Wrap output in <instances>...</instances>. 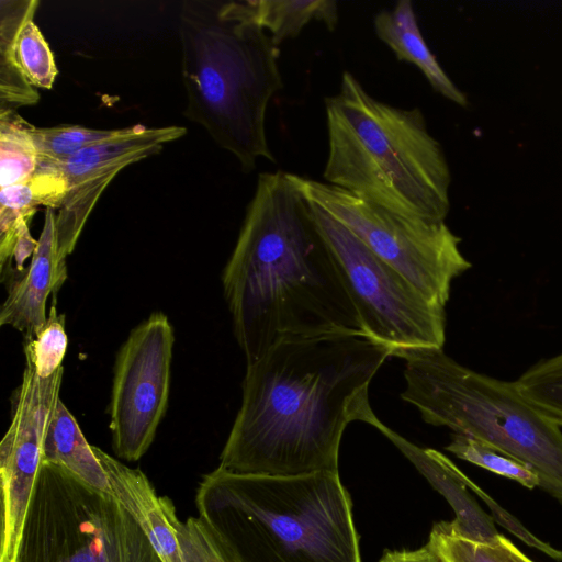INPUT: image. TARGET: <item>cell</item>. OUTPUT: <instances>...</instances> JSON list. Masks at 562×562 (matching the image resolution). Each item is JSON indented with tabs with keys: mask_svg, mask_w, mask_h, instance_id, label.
Returning <instances> with one entry per match:
<instances>
[{
	"mask_svg": "<svg viewBox=\"0 0 562 562\" xmlns=\"http://www.w3.org/2000/svg\"><path fill=\"white\" fill-rule=\"evenodd\" d=\"M392 350L366 334L282 340L247 363L220 465L277 476L338 472L341 437Z\"/></svg>",
	"mask_w": 562,
	"mask_h": 562,
	"instance_id": "obj_1",
	"label": "cell"
},
{
	"mask_svg": "<svg viewBox=\"0 0 562 562\" xmlns=\"http://www.w3.org/2000/svg\"><path fill=\"white\" fill-rule=\"evenodd\" d=\"M222 284L247 363L282 340L366 334L310 203L288 172L258 176Z\"/></svg>",
	"mask_w": 562,
	"mask_h": 562,
	"instance_id": "obj_2",
	"label": "cell"
},
{
	"mask_svg": "<svg viewBox=\"0 0 562 562\" xmlns=\"http://www.w3.org/2000/svg\"><path fill=\"white\" fill-rule=\"evenodd\" d=\"M195 505L233 562H361L338 472L277 476L218 465L203 476Z\"/></svg>",
	"mask_w": 562,
	"mask_h": 562,
	"instance_id": "obj_3",
	"label": "cell"
},
{
	"mask_svg": "<svg viewBox=\"0 0 562 562\" xmlns=\"http://www.w3.org/2000/svg\"><path fill=\"white\" fill-rule=\"evenodd\" d=\"M183 115L232 153L245 172L276 162L266 133L271 98L283 87L279 47L246 1H186L179 15Z\"/></svg>",
	"mask_w": 562,
	"mask_h": 562,
	"instance_id": "obj_4",
	"label": "cell"
},
{
	"mask_svg": "<svg viewBox=\"0 0 562 562\" xmlns=\"http://www.w3.org/2000/svg\"><path fill=\"white\" fill-rule=\"evenodd\" d=\"M325 112L326 183L408 218L445 222L450 168L420 109L380 101L344 71Z\"/></svg>",
	"mask_w": 562,
	"mask_h": 562,
	"instance_id": "obj_5",
	"label": "cell"
},
{
	"mask_svg": "<svg viewBox=\"0 0 562 562\" xmlns=\"http://www.w3.org/2000/svg\"><path fill=\"white\" fill-rule=\"evenodd\" d=\"M404 360L401 398L422 419L480 439L530 468L539 487L562 504V429L517 391L514 382L479 373L443 348L393 355Z\"/></svg>",
	"mask_w": 562,
	"mask_h": 562,
	"instance_id": "obj_6",
	"label": "cell"
},
{
	"mask_svg": "<svg viewBox=\"0 0 562 562\" xmlns=\"http://www.w3.org/2000/svg\"><path fill=\"white\" fill-rule=\"evenodd\" d=\"M14 562H164L136 516L112 493L43 462Z\"/></svg>",
	"mask_w": 562,
	"mask_h": 562,
	"instance_id": "obj_7",
	"label": "cell"
},
{
	"mask_svg": "<svg viewBox=\"0 0 562 562\" xmlns=\"http://www.w3.org/2000/svg\"><path fill=\"white\" fill-rule=\"evenodd\" d=\"M310 202L347 227L430 301L447 305L454 279L471 268L446 222L408 218L341 188L288 172Z\"/></svg>",
	"mask_w": 562,
	"mask_h": 562,
	"instance_id": "obj_8",
	"label": "cell"
},
{
	"mask_svg": "<svg viewBox=\"0 0 562 562\" xmlns=\"http://www.w3.org/2000/svg\"><path fill=\"white\" fill-rule=\"evenodd\" d=\"M308 203L313 220L336 259L364 333L390 348L392 357L407 349L443 348L446 307L430 301L322 207Z\"/></svg>",
	"mask_w": 562,
	"mask_h": 562,
	"instance_id": "obj_9",
	"label": "cell"
},
{
	"mask_svg": "<svg viewBox=\"0 0 562 562\" xmlns=\"http://www.w3.org/2000/svg\"><path fill=\"white\" fill-rule=\"evenodd\" d=\"M173 344L168 317L155 312L117 352L109 414L112 447L121 459L137 461L154 441L168 406Z\"/></svg>",
	"mask_w": 562,
	"mask_h": 562,
	"instance_id": "obj_10",
	"label": "cell"
},
{
	"mask_svg": "<svg viewBox=\"0 0 562 562\" xmlns=\"http://www.w3.org/2000/svg\"><path fill=\"white\" fill-rule=\"evenodd\" d=\"M63 375L64 367L44 375L25 360L21 384L14 392L12 420L0 443V562H14Z\"/></svg>",
	"mask_w": 562,
	"mask_h": 562,
	"instance_id": "obj_11",
	"label": "cell"
},
{
	"mask_svg": "<svg viewBox=\"0 0 562 562\" xmlns=\"http://www.w3.org/2000/svg\"><path fill=\"white\" fill-rule=\"evenodd\" d=\"M112 493L136 516L164 562H233L200 518L181 521L173 503L160 496L139 469H132L97 446Z\"/></svg>",
	"mask_w": 562,
	"mask_h": 562,
	"instance_id": "obj_12",
	"label": "cell"
},
{
	"mask_svg": "<svg viewBox=\"0 0 562 562\" xmlns=\"http://www.w3.org/2000/svg\"><path fill=\"white\" fill-rule=\"evenodd\" d=\"M37 0H0V109L38 101L34 88L50 89L57 67L53 52L34 23Z\"/></svg>",
	"mask_w": 562,
	"mask_h": 562,
	"instance_id": "obj_13",
	"label": "cell"
},
{
	"mask_svg": "<svg viewBox=\"0 0 562 562\" xmlns=\"http://www.w3.org/2000/svg\"><path fill=\"white\" fill-rule=\"evenodd\" d=\"M358 422L371 425L386 437L447 499L456 515L452 521H446L451 532L484 543H493L499 538L493 518L469 492L467 475L449 458L435 449L420 448L408 441L383 424L370 404L362 408Z\"/></svg>",
	"mask_w": 562,
	"mask_h": 562,
	"instance_id": "obj_14",
	"label": "cell"
},
{
	"mask_svg": "<svg viewBox=\"0 0 562 562\" xmlns=\"http://www.w3.org/2000/svg\"><path fill=\"white\" fill-rule=\"evenodd\" d=\"M67 279L66 261L57 256L56 213L46 207L44 225L36 249L24 274L8 288L1 306L0 325L21 331L25 341L33 340L46 324V301Z\"/></svg>",
	"mask_w": 562,
	"mask_h": 562,
	"instance_id": "obj_15",
	"label": "cell"
},
{
	"mask_svg": "<svg viewBox=\"0 0 562 562\" xmlns=\"http://www.w3.org/2000/svg\"><path fill=\"white\" fill-rule=\"evenodd\" d=\"M376 36L389 46L398 60L415 65L431 88L449 101L467 106L465 94L439 65L420 32L412 2L398 1L392 10H383L373 19Z\"/></svg>",
	"mask_w": 562,
	"mask_h": 562,
	"instance_id": "obj_16",
	"label": "cell"
},
{
	"mask_svg": "<svg viewBox=\"0 0 562 562\" xmlns=\"http://www.w3.org/2000/svg\"><path fill=\"white\" fill-rule=\"evenodd\" d=\"M42 461L66 469L94 488L112 492L92 446L86 440L77 420L61 398L56 404L46 431Z\"/></svg>",
	"mask_w": 562,
	"mask_h": 562,
	"instance_id": "obj_17",
	"label": "cell"
},
{
	"mask_svg": "<svg viewBox=\"0 0 562 562\" xmlns=\"http://www.w3.org/2000/svg\"><path fill=\"white\" fill-rule=\"evenodd\" d=\"M255 22L269 35L276 46L300 35L312 21L333 31L338 24L337 3L331 0H247Z\"/></svg>",
	"mask_w": 562,
	"mask_h": 562,
	"instance_id": "obj_18",
	"label": "cell"
},
{
	"mask_svg": "<svg viewBox=\"0 0 562 562\" xmlns=\"http://www.w3.org/2000/svg\"><path fill=\"white\" fill-rule=\"evenodd\" d=\"M67 190V182L56 167L37 162L30 179L0 189V234L24 218H32L40 205L58 209Z\"/></svg>",
	"mask_w": 562,
	"mask_h": 562,
	"instance_id": "obj_19",
	"label": "cell"
},
{
	"mask_svg": "<svg viewBox=\"0 0 562 562\" xmlns=\"http://www.w3.org/2000/svg\"><path fill=\"white\" fill-rule=\"evenodd\" d=\"M34 125L15 110L0 109V188L30 179L37 168Z\"/></svg>",
	"mask_w": 562,
	"mask_h": 562,
	"instance_id": "obj_20",
	"label": "cell"
},
{
	"mask_svg": "<svg viewBox=\"0 0 562 562\" xmlns=\"http://www.w3.org/2000/svg\"><path fill=\"white\" fill-rule=\"evenodd\" d=\"M128 127L98 130L81 125L60 124L52 127H33L32 137L37 151V161L59 164L76 153L117 137Z\"/></svg>",
	"mask_w": 562,
	"mask_h": 562,
	"instance_id": "obj_21",
	"label": "cell"
},
{
	"mask_svg": "<svg viewBox=\"0 0 562 562\" xmlns=\"http://www.w3.org/2000/svg\"><path fill=\"white\" fill-rule=\"evenodd\" d=\"M514 384L525 400L562 427V352L538 361Z\"/></svg>",
	"mask_w": 562,
	"mask_h": 562,
	"instance_id": "obj_22",
	"label": "cell"
},
{
	"mask_svg": "<svg viewBox=\"0 0 562 562\" xmlns=\"http://www.w3.org/2000/svg\"><path fill=\"white\" fill-rule=\"evenodd\" d=\"M429 538L449 562H535L503 535L493 543L472 541L451 532L446 521L434 525Z\"/></svg>",
	"mask_w": 562,
	"mask_h": 562,
	"instance_id": "obj_23",
	"label": "cell"
},
{
	"mask_svg": "<svg viewBox=\"0 0 562 562\" xmlns=\"http://www.w3.org/2000/svg\"><path fill=\"white\" fill-rule=\"evenodd\" d=\"M445 449L461 460L513 480L526 488L539 487V477L530 468L480 439L453 434Z\"/></svg>",
	"mask_w": 562,
	"mask_h": 562,
	"instance_id": "obj_24",
	"label": "cell"
},
{
	"mask_svg": "<svg viewBox=\"0 0 562 562\" xmlns=\"http://www.w3.org/2000/svg\"><path fill=\"white\" fill-rule=\"evenodd\" d=\"M66 349L65 316L57 313L54 299L46 324L33 340L24 345L25 360L31 361L40 373L49 375L63 367Z\"/></svg>",
	"mask_w": 562,
	"mask_h": 562,
	"instance_id": "obj_25",
	"label": "cell"
},
{
	"mask_svg": "<svg viewBox=\"0 0 562 562\" xmlns=\"http://www.w3.org/2000/svg\"><path fill=\"white\" fill-rule=\"evenodd\" d=\"M467 485L469 488L477 495L490 508L493 520L502 525L504 528L509 530L513 535L518 537L521 541L527 543L528 546L536 548L537 550L543 552L550 558L562 562V551L553 548L549 543L542 541L538 537H536L532 532H530L515 516H513L509 512L504 509L499 504L496 503L486 492H484L479 485H476L472 480L468 476L465 477Z\"/></svg>",
	"mask_w": 562,
	"mask_h": 562,
	"instance_id": "obj_26",
	"label": "cell"
},
{
	"mask_svg": "<svg viewBox=\"0 0 562 562\" xmlns=\"http://www.w3.org/2000/svg\"><path fill=\"white\" fill-rule=\"evenodd\" d=\"M379 562H449V560L429 538L428 542L417 550L386 551Z\"/></svg>",
	"mask_w": 562,
	"mask_h": 562,
	"instance_id": "obj_27",
	"label": "cell"
}]
</instances>
